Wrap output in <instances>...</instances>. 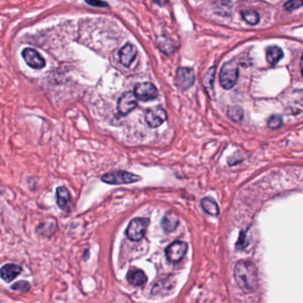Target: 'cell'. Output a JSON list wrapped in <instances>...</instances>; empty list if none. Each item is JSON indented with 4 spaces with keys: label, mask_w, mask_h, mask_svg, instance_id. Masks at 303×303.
<instances>
[{
    "label": "cell",
    "mask_w": 303,
    "mask_h": 303,
    "mask_svg": "<svg viewBox=\"0 0 303 303\" xmlns=\"http://www.w3.org/2000/svg\"><path fill=\"white\" fill-rule=\"evenodd\" d=\"M242 16L244 18V20L251 24V25H255L259 21H260V16L258 15L256 11L254 10H246L242 12Z\"/></svg>",
    "instance_id": "18"
},
{
    "label": "cell",
    "mask_w": 303,
    "mask_h": 303,
    "mask_svg": "<svg viewBox=\"0 0 303 303\" xmlns=\"http://www.w3.org/2000/svg\"><path fill=\"white\" fill-rule=\"evenodd\" d=\"M215 67L210 68L204 77V85L206 90L211 93L213 92L214 81H215Z\"/></svg>",
    "instance_id": "19"
},
{
    "label": "cell",
    "mask_w": 303,
    "mask_h": 303,
    "mask_svg": "<svg viewBox=\"0 0 303 303\" xmlns=\"http://www.w3.org/2000/svg\"><path fill=\"white\" fill-rule=\"evenodd\" d=\"M188 251V245L183 241H175L166 249V255L170 262H179Z\"/></svg>",
    "instance_id": "5"
},
{
    "label": "cell",
    "mask_w": 303,
    "mask_h": 303,
    "mask_svg": "<svg viewBox=\"0 0 303 303\" xmlns=\"http://www.w3.org/2000/svg\"><path fill=\"white\" fill-rule=\"evenodd\" d=\"M22 271L21 267L13 263L5 264L0 269V277L6 283H10Z\"/></svg>",
    "instance_id": "11"
},
{
    "label": "cell",
    "mask_w": 303,
    "mask_h": 303,
    "mask_svg": "<svg viewBox=\"0 0 303 303\" xmlns=\"http://www.w3.org/2000/svg\"><path fill=\"white\" fill-rule=\"evenodd\" d=\"M282 117L280 115H273L268 121V126L271 129H277L282 125Z\"/></svg>",
    "instance_id": "21"
},
{
    "label": "cell",
    "mask_w": 303,
    "mask_h": 303,
    "mask_svg": "<svg viewBox=\"0 0 303 303\" xmlns=\"http://www.w3.org/2000/svg\"><path fill=\"white\" fill-rule=\"evenodd\" d=\"M228 116L230 117V119H232L234 122H239L244 118V110L238 106L230 107L228 110Z\"/></svg>",
    "instance_id": "20"
},
{
    "label": "cell",
    "mask_w": 303,
    "mask_h": 303,
    "mask_svg": "<svg viewBox=\"0 0 303 303\" xmlns=\"http://www.w3.org/2000/svg\"><path fill=\"white\" fill-rule=\"evenodd\" d=\"M234 277L236 285L244 293H252L258 287V270L252 261H238L236 264Z\"/></svg>",
    "instance_id": "1"
},
{
    "label": "cell",
    "mask_w": 303,
    "mask_h": 303,
    "mask_svg": "<svg viewBox=\"0 0 303 303\" xmlns=\"http://www.w3.org/2000/svg\"><path fill=\"white\" fill-rule=\"evenodd\" d=\"M85 2L88 5L94 6V7H107V6H109L106 2L101 1V0H85Z\"/></svg>",
    "instance_id": "24"
},
{
    "label": "cell",
    "mask_w": 303,
    "mask_h": 303,
    "mask_svg": "<svg viewBox=\"0 0 303 303\" xmlns=\"http://www.w3.org/2000/svg\"><path fill=\"white\" fill-rule=\"evenodd\" d=\"M303 0H289L285 4L286 10L293 11L302 7Z\"/></svg>",
    "instance_id": "23"
},
{
    "label": "cell",
    "mask_w": 303,
    "mask_h": 303,
    "mask_svg": "<svg viewBox=\"0 0 303 303\" xmlns=\"http://www.w3.org/2000/svg\"><path fill=\"white\" fill-rule=\"evenodd\" d=\"M56 203L62 210L68 209L70 203V195L66 187H59L56 190Z\"/></svg>",
    "instance_id": "14"
},
{
    "label": "cell",
    "mask_w": 303,
    "mask_h": 303,
    "mask_svg": "<svg viewBox=\"0 0 303 303\" xmlns=\"http://www.w3.org/2000/svg\"><path fill=\"white\" fill-rule=\"evenodd\" d=\"M137 54L136 47L131 44H127L122 47L119 51V60L123 66L129 67Z\"/></svg>",
    "instance_id": "12"
},
{
    "label": "cell",
    "mask_w": 303,
    "mask_h": 303,
    "mask_svg": "<svg viewBox=\"0 0 303 303\" xmlns=\"http://www.w3.org/2000/svg\"><path fill=\"white\" fill-rule=\"evenodd\" d=\"M22 57L27 64L32 68L40 69L46 66L45 59L39 52L32 48L24 49L22 52Z\"/></svg>",
    "instance_id": "9"
},
{
    "label": "cell",
    "mask_w": 303,
    "mask_h": 303,
    "mask_svg": "<svg viewBox=\"0 0 303 303\" xmlns=\"http://www.w3.org/2000/svg\"><path fill=\"white\" fill-rule=\"evenodd\" d=\"M150 220L146 218H135L132 219L126 230V235L130 240L140 241L146 234Z\"/></svg>",
    "instance_id": "4"
},
{
    "label": "cell",
    "mask_w": 303,
    "mask_h": 303,
    "mask_svg": "<svg viewBox=\"0 0 303 303\" xmlns=\"http://www.w3.org/2000/svg\"><path fill=\"white\" fill-rule=\"evenodd\" d=\"M201 205L205 213L212 216H218L219 215V207L215 199L212 198H204L201 201Z\"/></svg>",
    "instance_id": "17"
},
{
    "label": "cell",
    "mask_w": 303,
    "mask_h": 303,
    "mask_svg": "<svg viewBox=\"0 0 303 303\" xmlns=\"http://www.w3.org/2000/svg\"><path fill=\"white\" fill-rule=\"evenodd\" d=\"M11 288L13 290H16V291H19L21 293H26L29 292L30 289H31V285L27 281H18L16 284H14Z\"/></svg>",
    "instance_id": "22"
},
{
    "label": "cell",
    "mask_w": 303,
    "mask_h": 303,
    "mask_svg": "<svg viewBox=\"0 0 303 303\" xmlns=\"http://www.w3.org/2000/svg\"><path fill=\"white\" fill-rule=\"evenodd\" d=\"M147 280L148 277L141 269H133L127 273V281L134 286H141L147 282Z\"/></svg>",
    "instance_id": "13"
},
{
    "label": "cell",
    "mask_w": 303,
    "mask_h": 303,
    "mask_svg": "<svg viewBox=\"0 0 303 303\" xmlns=\"http://www.w3.org/2000/svg\"><path fill=\"white\" fill-rule=\"evenodd\" d=\"M134 94L136 99H139L141 101H150L157 98V90L152 83L144 82L135 84Z\"/></svg>",
    "instance_id": "6"
},
{
    "label": "cell",
    "mask_w": 303,
    "mask_h": 303,
    "mask_svg": "<svg viewBox=\"0 0 303 303\" xmlns=\"http://www.w3.org/2000/svg\"><path fill=\"white\" fill-rule=\"evenodd\" d=\"M178 224H179V218H178L177 215H175L173 212L168 213L164 216L161 221L163 230L168 233L173 232V230L177 228Z\"/></svg>",
    "instance_id": "15"
},
{
    "label": "cell",
    "mask_w": 303,
    "mask_h": 303,
    "mask_svg": "<svg viewBox=\"0 0 303 303\" xmlns=\"http://www.w3.org/2000/svg\"><path fill=\"white\" fill-rule=\"evenodd\" d=\"M195 74L189 68H179L175 76L174 83L182 90L189 88L194 83Z\"/></svg>",
    "instance_id": "8"
},
{
    "label": "cell",
    "mask_w": 303,
    "mask_h": 303,
    "mask_svg": "<svg viewBox=\"0 0 303 303\" xmlns=\"http://www.w3.org/2000/svg\"><path fill=\"white\" fill-rule=\"evenodd\" d=\"M168 115L166 110L161 107H154L147 110L145 113V120L147 124L152 128H157L161 126L167 120Z\"/></svg>",
    "instance_id": "7"
},
{
    "label": "cell",
    "mask_w": 303,
    "mask_h": 303,
    "mask_svg": "<svg viewBox=\"0 0 303 303\" xmlns=\"http://www.w3.org/2000/svg\"><path fill=\"white\" fill-rule=\"evenodd\" d=\"M137 106L135 95L132 92L125 93L118 101V110L121 115H127Z\"/></svg>",
    "instance_id": "10"
},
{
    "label": "cell",
    "mask_w": 303,
    "mask_h": 303,
    "mask_svg": "<svg viewBox=\"0 0 303 303\" xmlns=\"http://www.w3.org/2000/svg\"><path fill=\"white\" fill-rule=\"evenodd\" d=\"M239 76L238 65L234 61L225 63L219 72V83L226 90H230L235 86Z\"/></svg>",
    "instance_id": "2"
},
{
    "label": "cell",
    "mask_w": 303,
    "mask_h": 303,
    "mask_svg": "<svg viewBox=\"0 0 303 303\" xmlns=\"http://www.w3.org/2000/svg\"><path fill=\"white\" fill-rule=\"evenodd\" d=\"M284 56L282 49L277 46H272L267 50V61L271 65H276Z\"/></svg>",
    "instance_id": "16"
},
{
    "label": "cell",
    "mask_w": 303,
    "mask_h": 303,
    "mask_svg": "<svg viewBox=\"0 0 303 303\" xmlns=\"http://www.w3.org/2000/svg\"><path fill=\"white\" fill-rule=\"evenodd\" d=\"M141 177L135 173H128L126 171H116L111 173H105L102 175L101 181L105 183L111 185H121V184H129L138 182Z\"/></svg>",
    "instance_id": "3"
}]
</instances>
